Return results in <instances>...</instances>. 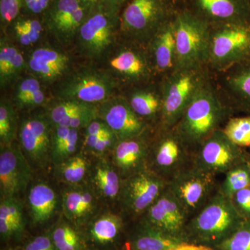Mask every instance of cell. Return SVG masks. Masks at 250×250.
Listing matches in <instances>:
<instances>
[{
  "instance_id": "6da1fadb",
  "label": "cell",
  "mask_w": 250,
  "mask_h": 250,
  "mask_svg": "<svg viewBox=\"0 0 250 250\" xmlns=\"http://www.w3.org/2000/svg\"><path fill=\"white\" fill-rule=\"evenodd\" d=\"M234 113L213 75L197 90L173 129L195 153L200 145L216 130L222 129Z\"/></svg>"
},
{
  "instance_id": "7a4b0ae2",
  "label": "cell",
  "mask_w": 250,
  "mask_h": 250,
  "mask_svg": "<svg viewBox=\"0 0 250 250\" xmlns=\"http://www.w3.org/2000/svg\"><path fill=\"white\" fill-rule=\"evenodd\" d=\"M246 220L235 208L232 200L218 191L188 221L187 243L215 248L231 236Z\"/></svg>"
},
{
  "instance_id": "3957f363",
  "label": "cell",
  "mask_w": 250,
  "mask_h": 250,
  "mask_svg": "<svg viewBox=\"0 0 250 250\" xmlns=\"http://www.w3.org/2000/svg\"><path fill=\"white\" fill-rule=\"evenodd\" d=\"M207 65L175 67L159 79L163 99L161 129L174 127L199 88L213 76Z\"/></svg>"
},
{
  "instance_id": "277c9868",
  "label": "cell",
  "mask_w": 250,
  "mask_h": 250,
  "mask_svg": "<svg viewBox=\"0 0 250 250\" xmlns=\"http://www.w3.org/2000/svg\"><path fill=\"white\" fill-rule=\"evenodd\" d=\"M175 9L172 0H130L121 15L120 31L126 41L147 46Z\"/></svg>"
},
{
  "instance_id": "5b68a950",
  "label": "cell",
  "mask_w": 250,
  "mask_h": 250,
  "mask_svg": "<svg viewBox=\"0 0 250 250\" xmlns=\"http://www.w3.org/2000/svg\"><path fill=\"white\" fill-rule=\"evenodd\" d=\"M176 67L207 65L210 24L183 7L173 14Z\"/></svg>"
},
{
  "instance_id": "8992f818",
  "label": "cell",
  "mask_w": 250,
  "mask_h": 250,
  "mask_svg": "<svg viewBox=\"0 0 250 250\" xmlns=\"http://www.w3.org/2000/svg\"><path fill=\"white\" fill-rule=\"evenodd\" d=\"M250 58V23L210 25L207 65L213 74Z\"/></svg>"
},
{
  "instance_id": "52a82bcc",
  "label": "cell",
  "mask_w": 250,
  "mask_h": 250,
  "mask_svg": "<svg viewBox=\"0 0 250 250\" xmlns=\"http://www.w3.org/2000/svg\"><path fill=\"white\" fill-rule=\"evenodd\" d=\"M194 152L172 129L157 128L149 142L147 168L167 183L193 166Z\"/></svg>"
},
{
  "instance_id": "ba28073f",
  "label": "cell",
  "mask_w": 250,
  "mask_h": 250,
  "mask_svg": "<svg viewBox=\"0 0 250 250\" xmlns=\"http://www.w3.org/2000/svg\"><path fill=\"white\" fill-rule=\"evenodd\" d=\"M164 179L146 169L123 179L118 204L123 216L142 217L167 187Z\"/></svg>"
},
{
  "instance_id": "9c48e42d",
  "label": "cell",
  "mask_w": 250,
  "mask_h": 250,
  "mask_svg": "<svg viewBox=\"0 0 250 250\" xmlns=\"http://www.w3.org/2000/svg\"><path fill=\"white\" fill-rule=\"evenodd\" d=\"M219 184L217 175L192 166L171 180L167 187L190 219L214 196Z\"/></svg>"
},
{
  "instance_id": "30bf717a",
  "label": "cell",
  "mask_w": 250,
  "mask_h": 250,
  "mask_svg": "<svg viewBox=\"0 0 250 250\" xmlns=\"http://www.w3.org/2000/svg\"><path fill=\"white\" fill-rule=\"evenodd\" d=\"M121 14L99 4L90 11L81 26L77 37L82 52L90 58L103 55L120 31Z\"/></svg>"
},
{
  "instance_id": "8fae6325",
  "label": "cell",
  "mask_w": 250,
  "mask_h": 250,
  "mask_svg": "<svg viewBox=\"0 0 250 250\" xmlns=\"http://www.w3.org/2000/svg\"><path fill=\"white\" fill-rule=\"evenodd\" d=\"M118 84V81L106 72L80 69L64 81L59 86L57 95L62 100L96 105L111 98Z\"/></svg>"
},
{
  "instance_id": "7c38bea8",
  "label": "cell",
  "mask_w": 250,
  "mask_h": 250,
  "mask_svg": "<svg viewBox=\"0 0 250 250\" xmlns=\"http://www.w3.org/2000/svg\"><path fill=\"white\" fill-rule=\"evenodd\" d=\"M248 151L228 139L223 129L216 130L194 153L193 166L209 173L225 174L247 161Z\"/></svg>"
},
{
  "instance_id": "4fadbf2b",
  "label": "cell",
  "mask_w": 250,
  "mask_h": 250,
  "mask_svg": "<svg viewBox=\"0 0 250 250\" xmlns=\"http://www.w3.org/2000/svg\"><path fill=\"white\" fill-rule=\"evenodd\" d=\"M53 126L47 115L29 117L21 123L20 147L31 166L42 168L50 161Z\"/></svg>"
},
{
  "instance_id": "5bb4252c",
  "label": "cell",
  "mask_w": 250,
  "mask_h": 250,
  "mask_svg": "<svg viewBox=\"0 0 250 250\" xmlns=\"http://www.w3.org/2000/svg\"><path fill=\"white\" fill-rule=\"evenodd\" d=\"M90 11L78 0H52L42 14V22L62 44H68L78 34Z\"/></svg>"
},
{
  "instance_id": "9a60e30c",
  "label": "cell",
  "mask_w": 250,
  "mask_h": 250,
  "mask_svg": "<svg viewBox=\"0 0 250 250\" xmlns=\"http://www.w3.org/2000/svg\"><path fill=\"white\" fill-rule=\"evenodd\" d=\"M185 8L210 25L250 23L249 0H182Z\"/></svg>"
},
{
  "instance_id": "2e32d148",
  "label": "cell",
  "mask_w": 250,
  "mask_h": 250,
  "mask_svg": "<svg viewBox=\"0 0 250 250\" xmlns=\"http://www.w3.org/2000/svg\"><path fill=\"white\" fill-rule=\"evenodd\" d=\"M98 118L108 125L119 141L154 129L133 111L129 102L123 96L111 97L100 104Z\"/></svg>"
},
{
  "instance_id": "e0dca14e",
  "label": "cell",
  "mask_w": 250,
  "mask_h": 250,
  "mask_svg": "<svg viewBox=\"0 0 250 250\" xmlns=\"http://www.w3.org/2000/svg\"><path fill=\"white\" fill-rule=\"evenodd\" d=\"M32 179V170L20 146H1L0 194L1 198L17 197Z\"/></svg>"
},
{
  "instance_id": "ac0fdd59",
  "label": "cell",
  "mask_w": 250,
  "mask_h": 250,
  "mask_svg": "<svg viewBox=\"0 0 250 250\" xmlns=\"http://www.w3.org/2000/svg\"><path fill=\"white\" fill-rule=\"evenodd\" d=\"M142 217L163 232L187 243L186 228L189 218L168 187Z\"/></svg>"
},
{
  "instance_id": "d6986e66",
  "label": "cell",
  "mask_w": 250,
  "mask_h": 250,
  "mask_svg": "<svg viewBox=\"0 0 250 250\" xmlns=\"http://www.w3.org/2000/svg\"><path fill=\"white\" fill-rule=\"evenodd\" d=\"M109 65L122 80L133 84H145L157 77L147 47L136 42H131V45L118 51L110 60Z\"/></svg>"
},
{
  "instance_id": "ffe728a7",
  "label": "cell",
  "mask_w": 250,
  "mask_h": 250,
  "mask_svg": "<svg viewBox=\"0 0 250 250\" xmlns=\"http://www.w3.org/2000/svg\"><path fill=\"white\" fill-rule=\"evenodd\" d=\"M214 78L235 113L250 116V58L214 75Z\"/></svg>"
},
{
  "instance_id": "44dd1931",
  "label": "cell",
  "mask_w": 250,
  "mask_h": 250,
  "mask_svg": "<svg viewBox=\"0 0 250 250\" xmlns=\"http://www.w3.org/2000/svg\"><path fill=\"white\" fill-rule=\"evenodd\" d=\"M154 129L130 139L120 140L111 153V162L122 179L147 168L149 142Z\"/></svg>"
},
{
  "instance_id": "7402d4cb",
  "label": "cell",
  "mask_w": 250,
  "mask_h": 250,
  "mask_svg": "<svg viewBox=\"0 0 250 250\" xmlns=\"http://www.w3.org/2000/svg\"><path fill=\"white\" fill-rule=\"evenodd\" d=\"M98 199L91 186H68L62 195L64 218L77 228H83L96 215Z\"/></svg>"
},
{
  "instance_id": "603a6c76",
  "label": "cell",
  "mask_w": 250,
  "mask_h": 250,
  "mask_svg": "<svg viewBox=\"0 0 250 250\" xmlns=\"http://www.w3.org/2000/svg\"><path fill=\"white\" fill-rule=\"evenodd\" d=\"M83 228L87 243L93 245L94 249L105 250L121 239L125 228L124 216L111 211L96 214Z\"/></svg>"
},
{
  "instance_id": "cb8c5ba5",
  "label": "cell",
  "mask_w": 250,
  "mask_h": 250,
  "mask_svg": "<svg viewBox=\"0 0 250 250\" xmlns=\"http://www.w3.org/2000/svg\"><path fill=\"white\" fill-rule=\"evenodd\" d=\"M146 47L158 78L161 79L175 68L176 42L173 15L158 30Z\"/></svg>"
},
{
  "instance_id": "d4e9b609",
  "label": "cell",
  "mask_w": 250,
  "mask_h": 250,
  "mask_svg": "<svg viewBox=\"0 0 250 250\" xmlns=\"http://www.w3.org/2000/svg\"><path fill=\"white\" fill-rule=\"evenodd\" d=\"M136 220L125 243L126 250H170L187 243L154 228L143 217Z\"/></svg>"
},
{
  "instance_id": "484cf974",
  "label": "cell",
  "mask_w": 250,
  "mask_h": 250,
  "mask_svg": "<svg viewBox=\"0 0 250 250\" xmlns=\"http://www.w3.org/2000/svg\"><path fill=\"white\" fill-rule=\"evenodd\" d=\"M70 62L65 54L49 47H40L31 54L28 66L39 80L52 82L65 73Z\"/></svg>"
},
{
  "instance_id": "4316f807",
  "label": "cell",
  "mask_w": 250,
  "mask_h": 250,
  "mask_svg": "<svg viewBox=\"0 0 250 250\" xmlns=\"http://www.w3.org/2000/svg\"><path fill=\"white\" fill-rule=\"evenodd\" d=\"M127 98L133 111L153 129L160 124L163 109V99L159 80L155 85L136 88Z\"/></svg>"
},
{
  "instance_id": "83f0119b",
  "label": "cell",
  "mask_w": 250,
  "mask_h": 250,
  "mask_svg": "<svg viewBox=\"0 0 250 250\" xmlns=\"http://www.w3.org/2000/svg\"><path fill=\"white\" fill-rule=\"evenodd\" d=\"M97 161L90 174L91 187L99 199L111 203H118L123 182L121 174L111 161L103 157L99 158Z\"/></svg>"
},
{
  "instance_id": "f1b7e54d",
  "label": "cell",
  "mask_w": 250,
  "mask_h": 250,
  "mask_svg": "<svg viewBox=\"0 0 250 250\" xmlns=\"http://www.w3.org/2000/svg\"><path fill=\"white\" fill-rule=\"evenodd\" d=\"M28 206L31 222L39 225L47 223L55 213L57 196L54 189L45 182H38L28 194Z\"/></svg>"
},
{
  "instance_id": "f546056e",
  "label": "cell",
  "mask_w": 250,
  "mask_h": 250,
  "mask_svg": "<svg viewBox=\"0 0 250 250\" xmlns=\"http://www.w3.org/2000/svg\"><path fill=\"white\" fill-rule=\"evenodd\" d=\"M25 230V218L22 202L17 197L1 198L0 236L1 241L21 240Z\"/></svg>"
},
{
  "instance_id": "4dcf8cb0",
  "label": "cell",
  "mask_w": 250,
  "mask_h": 250,
  "mask_svg": "<svg viewBox=\"0 0 250 250\" xmlns=\"http://www.w3.org/2000/svg\"><path fill=\"white\" fill-rule=\"evenodd\" d=\"M48 233L57 250L89 249L83 231L65 218L54 224Z\"/></svg>"
},
{
  "instance_id": "1f68e13d",
  "label": "cell",
  "mask_w": 250,
  "mask_h": 250,
  "mask_svg": "<svg viewBox=\"0 0 250 250\" xmlns=\"http://www.w3.org/2000/svg\"><path fill=\"white\" fill-rule=\"evenodd\" d=\"M25 63L22 54L15 46L1 41L0 47V84L9 85L24 70Z\"/></svg>"
},
{
  "instance_id": "d6a6232c",
  "label": "cell",
  "mask_w": 250,
  "mask_h": 250,
  "mask_svg": "<svg viewBox=\"0 0 250 250\" xmlns=\"http://www.w3.org/2000/svg\"><path fill=\"white\" fill-rule=\"evenodd\" d=\"M89 170L88 161L81 154H75L56 166L57 177L68 186L82 184Z\"/></svg>"
},
{
  "instance_id": "836d02e7",
  "label": "cell",
  "mask_w": 250,
  "mask_h": 250,
  "mask_svg": "<svg viewBox=\"0 0 250 250\" xmlns=\"http://www.w3.org/2000/svg\"><path fill=\"white\" fill-rule=\"evenodd\" d=\"M225 179L219 184L218 192L229 199L237 192L250 187V170L247 161L230 169Z\"/></svg>"
},
{
  "instance_id": "e575fe53",
  "label": "cell",
  "mask_w": 250,
  "mask_h": 250,
  "mask_svg": "<svg viewBox=\"0 0 250 250\" xmlns=\"http://www.w3.org/2000/svg\"><path fill=\"white\" fill-rule=\"evenodd\" d=\"M18 118L12 103L1 99L0 103V143L1 146L13 144L18 135Z\"/></svg>"
},
{
  "instance_id": "d590c367",
  "label": "cell",
  "mask_w": 250,
  "mask_h": 250,
  "mask_svg": "<svg viewBox=\"0 0 250 250\" xmlns=\"http://www.w3.org/2000/svg\"><path fill=\"white\" fill-rule=\"evenodd\" d=\"M14 35L24 46L30 45L39 40L43 31V23L35 18L20 17L11 22Z\"/></svg>"
},
{
  "instance_id": "8d00e7d4",
  "label": "cell",
  "mask_w": 250,
  "mask_h": 250,
  "mask_svg": "<svg viewBox=\"0 0 250 250\" xmlns=\"http://www.w3.org/2000/svg\"><path fill=\"white\" fill-rule=\"evenodd\" d=\"M223 129L228 139L242 148H250V116L231 117Z\"/></svg>"
},
{
  "instance_id": "74e56055",
  "label": "cell",
  "mask_w": 250,
  "mask_h": 250,
  "mask_svg": "<svg viewBox=\"0 0 250 250\" xmlns=\"http://www.w3.org/2000/svg\"><path fill=\"white\" fill-rule=\"evenodd\" d=\"M95 106L96 105L75 100H62L49 108L47 116L52 125L56 126L69 117L87 111Z\"/></svg>"
},
{
  "instance_id": "f35d334b",
  "label": "cell",
  "mask_w": 250,
  "mask_h": 250,
  "mask_svg": "<svg viewBox=\"0 0 250 250\" xmlns=\"http://www.w3.org/2000/svg\"><path fill=\"white\" fill-rule=\"evenodd\" d=\"M213 249L250 250V220H246L231 236Z\"/></svg>"
},
{
  "instance_id": "ab89813d",
  "label": "cell",
  "mask_w": 250,
  "mask_h": 250,
  "mask_svg": "<svg viewBox=\"0 0 250 250\" xmlns=\"http://www.w3.org/2000/svg\"><path fill=\"white\" fill-rule=\"evenodd\" d=\"M119 139L116 135L106 136H85V149L93 156L103 158L106 153H111Z\"/></svg>"
},
{
  "instance_id": "60d3db41",
  "label": "cell",
  "mask_w": 250,
  "mask_h": 250,
  "mask_svg": "<svg viewBox=\"0 0 250 250\" xmlns=\"http://www.w3.org/2000/svg\"><path fill=\"white\" fill-rule=\"evenodd\" d=\"M79 140V129H72L71 135L66 142L64 143L62 147L57 152L51 154L50 161L53 163L54 166L59 165L69 158L75 155V153L78 149Z\"/></svg>"
},
{
  "instance_id": "b9f144b4",
  "label": "cell",
  "mask_w": 250,
  "mask_h": 250,
  "mask_svg": "<svg viewBox=\"0 0 250 250\" xmlns=\"http://www.w3.org/2000/svg\"><path fill=\"white\" fill-rule=\"evenodd\" d=\"M41 89L40 82L38 79L29 77L18 83L14 93V102L18 107L28 98Z\"/></svg>"
},
{
  "instance_id": "7bdbcfd3",
  "label": "cell",
  "mask_w": 250,
  "mask_h": 250,
  "mask_svg": "<svg viewBox=\"0 0 250 250\" xmlns=\"http://www.w3.org/2000/svg\"><path fill=\"white\" fill-rule=\"evenodd\" d=\"M23 0H0V20L1 24L8 26L20 16Z\"/></svg>"
},
{
  "instance_id": "ee69618b",
  "label": "cell",
  "mask_w": 250,
  "mask_h": 250,
  "mask_svg": "<svg viewBox=\"0 0 250 250\" xmlns=\"http://www.w3.org/2000/svg\"><path fill=\"white\" fill-rule=\"evenodd\" d=\"M231 200L238 213L246 220H250V187L237 192Z\"/></svg>"
},
{
  "instance_id": "f6af8a7d",
  "label": "cell",
  "mask_w": 250,
  "mask_h": 250,
  "mask_svg": "<svg viewBox=\"0 0 250 250\" xmlns=\"http://www.w3.org/2000/svg\"><path fill=\"white\" fill-rule=\"evenodd\" d=\"M23 250H57L49 233L31 238L27 241Z\"/></svg>"
},
{
  "instance_id": "bcb514c9",
  "label": "cell",
  "mask_w": 250,
  "mask_h": 250,
  "mask_svg": "<svg viewBox=\"0 0 250 250\" xmlns=\"http://www.w3.org/2000/svg\"><path fill=\"white\" fill-rule=\"evenodd\" d=\"M84 129L85 136H106L116 135L108 125L100 118L90 122Z\"/></svg>"
},
{
  "instance_id": "7dc6e473",
  "label": "cell",
  "mask_w": 250,
  "mask_h": 250,
  "mask_svg": "<svg viewBox=\"0 0 250 250\" xmlns=\"http://www.w3.org/2000/svg\"><path fill=\"white\" fill-rule=\"evenodd\" d=\"M52 1V0H23L22 9L29 15H42Z\"/></svg>"
},
{
  "instance_id": "c3c4849f",
  "label": "cell",
  "mask_w": 250,
  "mask_h": 250,
  "mask_svg": "<svg viewBox=\"0 0 250 250\" xmlns=\"http://www.w3.org/2000/svg\"><path fill=\"white\" fill-rule=\"evenodd\" d=\"M129 1L130 0H100V4L113 11L121 12L122 7Z\"/></svg>"
},
{
  "instance_id": "681fc988",
  "label": "cell",
  "mask_w": 250,
  "mask_h": 250,
  "mask_svg": "<svg viewBox=\"0 0 250 250\" xmlns=\"http://www.w3.org/2000/svg\"><path fill=\"white\" fill-rule=\"evenodd\" d=\"M170 250H197V246L190 243H184L182 246Z\"/></svg>"
},
{
  "instance_id": "f907efd6",
  "label": "cell",
  "mask_w": 250,
  "mask_h": 250,
  "mask_svg": "<svg viewBox=\"0 0 250 250\" xmlns=\"http://www.w3.org/2000/svg\"><path fill=\"white\" fill-rule=\"evenodd\" d=\"M198 246V250H215L213 248H209V247L197 246Z\"/></svg>"
},
{
  "instance_id": "816d5d0a",
  "label": "cell",
  "mask_w": 250,
  "mask_h": 250,
  "mask_svg": "<svg viewBox=\"0 0 250 250\" xmlns=\"http://www.w3.org/2000/svg\"><path fill=\"white\" fill-rule=\"evenodd\" d=\"M172 1L175 7H179L180 6L181 2H182V0H172Z\"/></svg>"
},
{
  "instance_id": "f5cc1de1",
  "label": "cell",
  "mask_w": 250,
  "mask_h": 250,
  "mask_svg": "<svg viewBox=\"0 0 250 250\" xmlns=\"http://www.w3.org/2000/svg\"><path fill=\"white\" fill-rule=\"evenodd\" d=\"M247 163H248V166H249L250 170V152L248 153V157H247Z\"/></svg>"
},
{
  "instance_id": "db71d44e",
  "label": "cell",
  "mask_w": 250,
  "mask_h": 250,
  "mask_svg": "<svg viewBox=\"0 0 250 250\" xmlns=\"http://www.w3.org/2000/svg\"><path fill=\"white\" fill-rule=\"evenodd\" d=\"M6 250H23L22 248H18V247H16V248H9V249Z\"/></svg>"
},
{
  "instance_id": "11a10c76",
  "label": "cell",
  "mask_w": 250,
  "mask_h": 250,
  "mask_svg": "<svg viewBox=\"0 0 250 250\" xmlns=\"http://www.w3.org/2000/svg\"><path fill=\"white\" fill-rule=\"evenodd\" d=\"M88 250H98V249H88Z\"/></svg>"
},
{
  "instance_id": "9f6ffc18",
  "label": "cell",
  "mask_w": 250,
  "mask_h": 250,
  "mask_svg": "<svg viewBox=\"0 0 250 250\" xmlns=\"http://www.w3.org/2000/svg\"><path fill=\"white\" fill-rule=\"evenodd\" d=\"M197 247H198V246H197ZM197 250H198V248H197Z\"/></svg>"
},
{
  "instance_id": "6f0895ef",
  "label": "cell",
  "mask_w": 250,
  "mask_h": 250,
  "mask_svg": "<svg viewBox=\"0 0 250 250\" xmlns=\"http://www.w3.org/2000/svg\"><path fill=\"white\" fill-rule=\"evenodd\" d=\"M249 1H250V0H249Z\"/></svg>"
}]
</instances>
